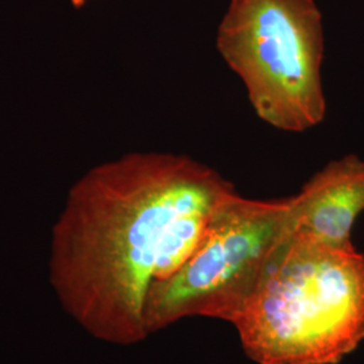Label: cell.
<instances>
[{
    "label": "cell",
    "instance_id": "1",
    "mask_svg": "<svg viewBox=\"0 0 364 364\" xmlns=\"http://www.w3.org/2000/svg\"><path fill=\"white\" fill-rule=\"evenodd\" d=\"M232 192L219 171L168 153L120 156L75 185L54 255L85 287L87 314L100 335L117 343L144 338L151 287L193 254Z\"/></svg>",
    "mask_w": 364,
    "mask_h": 364
},
{
    "label": "cell",
    "instance_id": "2",
    "mask_svg": "<svg viewBox=\"0 0 364 364\" xmlns=\"http://www.w3.org/2000/svg\"><path fill=\"white\" fill-rule=\"evenodd\" d=\"M257 364H338L364 341V255L291 234L231 323Z\"/></svg>",
    "mask_w": 364,
    "mask_h": 364
},
{
    "label": "cell",
    "instance_id": "3",
    "mask_svg": "<svg viewBox=\"0 0 364 364\" xmlns=\"http://www.w3.org/2000/svg\"><path fill=\"white\" fill-rule=\"evenodd\" d=\"M216 46L263 122L302 132L324 120V30L314 0H231Z\"/></svg>",
    "mask_w": 364,
    "mask_h": 364
},
{
    "label": "cell",
    "instance_id": "4",
    "mask_svg": "<svg viewBox=\"0 0 364 364\" xmlns=\"http://www.w3.org/2000/svg\"><path fill=\"white\" fill-rule=\"evenodd\" d=\"M293 234V197H224L193 254L151 287L144 323L153 332L186 317L232 323Z\"/></svg>",
    "mask_w": 364,
    "mask_h": 364
},
{
    "label": "cell",
    "instance_id": "5",
    "mask_svg": "<svg viewBox=\"0 0 364 364\" xmlns=\"http://www.w3.org/2000/svg\"><path fill=\"white\" fill-rule=\"evenodd\" d=\"M364 210V161H332L293 196V234L336 247H350L352 227Z\"/></svg>",
    "mask_w": 364,
    "mask_h": 364
},
{
    "label": "cell",
    "instance_id": "6",
    "mask_svg": "<svg viewBox=\"0 0 364 364\" xmlns=\"http://www.w3.org/2000/svg\"><path fill=\"white\" fill-rule=\"evenodd\" d=\"M88 1H91V0H70L72 6H73L75 9H81V7L85 6Z\"/></svg>",
    "mask_w": 364,
    "mask_h": 364
}]
</instances>
